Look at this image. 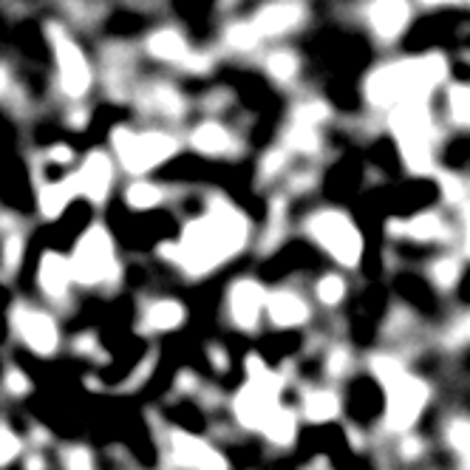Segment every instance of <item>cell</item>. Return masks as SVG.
<instances>
[{
  "label": "cell",
  "mask_w": 470,
  "mask_h": 470,
  "mask_svg": "<svg viewBox=\"0 0 470 470\" xmlns=\"http://www.w3.org/2000/svg\"><path fill=\"white\" fill-rule=\"evenodd\" d=\"M250 238V224L230 201H213L205 216L193 218L178 238L173 258L190 275H210L216 266L241 253Z\"/></svg>",
  "instance_id": "obj_1"
},
{
  "label": "cell",
  "mask_w": 470,
  "mask_h": 470,
  "mask_svg": "<svg viewBox=\"0 0 470 470\" xmlns=\"http://www.w3.org/2000/svg\"><path fill=\"white\" fill-rule=\"evenodd\" d=\"M445 80V60L431 57H417V60H399L391 65L377 69L366 82V97L377 108H397L406 100L428 97L434 88Z\"/></svg>",
  "instance_id": "obj_2"
},
{
  "label": "cell",
  "mask_w": 470,
  "mask_h": 470,
  "mask_svg": "<svg viewBox=\"0 0 470 470\" xmlns=\"http://www.w3.org/2000/svg\"><path fill=\"white\" fill-rule=\"evenodd\" d=\"M371 369L386 388V425L391 431H408L428 402V388L391 357H374Z\"/></svg>",
  "instance_id": "obj_3"
},
{
  "label": "cell",
  "mask_w": 470,
  "mask_h": 470,
  "mask_svg": "<svg viewBox=\"0 0 470 470\" xmlns=\"http://www.w3.org/2000/svg\"><path fill=\"white\" fill-rule=\"evenodd\" d=\"M391 130L414 170L431 165V108L428 97L406 100L391 108Z\"/></svg>",
  "instance_id": "obj_4"
},
{
  "label": "cell",
  "mask_w": 470,
  "mask_h": 470,
  "mask_svg": "<svg viewBox=\"0 0 470 470\" xmlns=\"http://www.w3.org/2000/svg\"><path fill=\"white\" fill-rule=\"evenodd\" d=\"M309 233L321 247L343 266H357L363 258V235L354 227V221L343 213L323 210L315 218H309Z\"/></svg>",
  "instance_id": "obj_5"
},
{
  "label": "cell",
  "mask_w": 470,
  "mask_h": 470,
  "mask_svg": "<svg viewBox=\"0 0 470 470\" xmlns=\"http://www.w3.org/2000/svg\"><path fill=\"white\" fill-rule=\"evenodd\" d=\"M114 148L122 159L125 170L130 173H148L150 168L168 162L176 153V139L168 133H137L130 128H114Z\"/></svg>",
  "instance_id": "obj_6"
},
{
  "label": "cell",
  "mask_w": 470,
  "mask_h": 470,
  "mask_svg": "<svg viewBox=\"0 0 470 470\" xmlns=\"http://www.w3.org/2000/svg\"><path fill=\"white\" fill-rule=\"evenodd\" d=\"M72 275L77 283H102L114 273V238L105 227H91L80 241L69 258Z\"/></svg>",
  "instance_id": "obj_7"
},
{
  "label": "cell",
  "mask_w": 470,
  "mask_h": 470,
  "mask_svg": "<svg viewBox=\"0 0 470 470\" xmlns=\"http://www.w3.org/2000/svg\"><path fill=\"white\" fill-rule=\"evenodd\" d=\"M49 40L54 49L62 91L69 97H82L88 88H91V65H88L82 49L74 43V37L60 26H49Z\"/></svg>",
  "instance_id": "obj_8"
},
{
  "label": "cell",
  "mask_w": 470,
  "mask_h": 470,
  "mask_svg": "<svg viewBox=\"0 0 470 470\" xmlns=\"http://www.w3.org/2000/svg\"><path fill=\"white\" fill-rule=\"evenodd\" d=\"M12 323H14L20 338H24V343L34 354H54L57 343H60V334H57V326L46 312H37L32 306H14Z\"/></svg>",
  "instance_id": "obj_9"
},
{
  "label": "cell",
  "mask_w": 470,
  "mask_h": 470,
  "mask_svg": "<svg viewBox=\"0 0 470 470\" xmlns=\"http://www.w3.org/2000/svg\"><path fill=\"white\" fill-rule=\"evenodd\" d=\"M266 289L255 281H235L230 289V315L238 329H255L266 309Z\"/></svg>",
  "instance_id": "obj_10"
},
{
  "label": "cell",
  "mask_w": 470,
  "mask_h": 470,
  "mask_svg": "<svg viewBox=\"0 0 470 470\" xmlns=\"http://www.w3.org/2000/svg\"><path fill=\"white\" fill-rule=\"evenodd\" d=\"M173 445V459L178 465H185L190 470H227V462L216 451L213 445H207L205 439L190 436L185 431H176L170 436Z\"/></svg>",
  "instance_id": "obj_11"
},
{
  "label": "cell",
  "mask_w": 470,
  "mask_h": 470,
  "mask_svg": "<svg viewBox=\"0 0 470 470\" xmlns=\"http://www.w3.org/2000/svg\"><path fill=\"white\" fill-rule=\"evenodd\" d=\"M233 408H235V417L238 422L244 425V428H253V431H261L266 428V422L273 419V414L281 408L278 406V399L270 397V394H264L261 388L255 386H244L238 394H235V402H233Z\"/></svg>",
  "instance_id": "obj_12"
},
{
  "label": "cell",
  "mask_w": 470,
  "mask_h": 470,
  "mask_svg": "<svg viewBox=\"0 0 470 470\" xmlns=\"http://www.w3.org/2000/svg\"><path fill=\"white\" fill-rule=\"evenodd\" d=\"M74 176L80 185V196H88L94 205H102L108 198L110 182H114V165H110V159L102 150H94Z\"/></svg>",
  "instance_id": "obj_13"
},
{
  "label": "cell",
  "mask_w": 470,
  "mask_h": 470,
  "mask_svg": "<svg viewBox=\"0 0 470 470\" xmlns=\"http://www.w3.org/2000/svg\"><path fill=\"white\" fill-rule=\"evenodd\" d=\"M369 24L379 40H397L408 26V6L399 0H379L369 9Z\"/></svg>",
  "instance_id": "obj_14"
},
{
  "label": "cell",
  "mask_w": 470,
  "mask_h": 470,
  "mask_svg": "<svg viewBox=\"0 0 470 470\" xmlns=\"http://www.w3.org/2000/svg\"><path fill=\"white\" fill-rule=\"evenodd\" d=\"M301 14H303V9L295 4H273V6H264L250 24L258 32V37H275V34L295 29Z\"/></svg>",
  "instance_id": "obj_15"
},
{
  "label": "cell",
  "mask_w": 470,
  "mask_h": 470,
  "mask_svg": "<svg viewBox=\"0 0 470 470\" xmlns=\"http://www.w3.org/2000/svg\"><path fill=\"white\" fill-rule=\"evenodd\" d=\"M74 275H72V264L69 258H62L57 253H46L40 261V273H37V283L43 286V293H49L52 298H62L69 293Z\"/></svg>",
  "instance_id": "obj_16"
},
{
  "label": "cell",
  "mask_w": 470,
  "mask_h": 470,
  "mask_svg": "<svg viewBox=\"0 0 470 470\" xmlns=\"http://www.w3.org/2000/svg\"><path fill=\"white\" fill-rule=\"evenodd\" d=\"M266 312H270V318L275 326H301L309 321V306L295 295V293H286V289H281V293H273L270 301H266Z\"/></svg>",
  "instance_id": "obj_17"
},
{
  "label": "cell",
  "mask_w": 470,
  "mask_h": 470,
  "mask_svg": "<svg viewBox=\"0 0 470 470\" xmlns=\"http://www.w3.org/2000/svg\"><path fill=\"white\" fill-rule=\"evenodd\" d=\"M74 196H80L77 176H69V178H62V182H57V185L43 187V193H40V213L46 218H57L65 207L72 205Z\"/></svg>",
  "instance_id": "obj_18"
},
{
  "label": "cell",
  "mask_w": 470,
  "mask_h": 470,
  "mask_svg": "<svg viewBox=\"0 0 470 470\" xmlns=\"http://www.w3.org/2000/svg\"><path fill=\"white\" fill-rule=\"evenodd\" d=\"M190 142L198 153H205V156H224L230 150V133L216 122H205L193 130Z\"/></svg>",
  "instance_id": "obj_19"
},
{
  "label": "cell",
  "mask_w": 470,
  "mask_h": 470,
  "mask_svg": "<svg viewBox=\"0 0 470 470\" xmlns=\"http://www.w3.org/2000/svg\"><path fill=\"white\" fill-rule=\"evenodd\" d=\"M148 52H150L153 57L170 60V62H176V60H187V54H190L185 37L178 34V32H173V29H162V32L150 34V40H148Z\"/></svg>",
  "instance_id": "obj_20"
},
{
  "label": "cell",
  "mask_w": 470,
  "mask_h": 470,
  "mask_svg": "<svg viewBox=\"0 0 470 470\" xmlns=\"http://www.w3.org/2000/svg\"><path fill=\"white\" fill-rule=\"evenodd\" d=\"M185 318H187V312H185V306L178 301H159V303H153L148 309V326L156 329V331L178 329L185 323Z\"/></svg>",
  "instance_id": "obj_21"
},
{
  "label": "cell",
  "mask_w": 470,
  "mask_h": 470,
  "mask_svg": "<svg viewBox=\"0 0 470 470\" xmlns=\"http://www.w3.org/2000/svg\"><path fill=\"white\" fill-rule=\"evenodd\" d=\"M303 411L309 422H329L341 414V399L334 397L331 391H315L309 394L303 402Z\"/></svg>",
  "instance_id": "obj_22"
},
{
  "label": "cell",
  "mask_w": 470,
  "mask_h": 470,
  "mask_svg": "<svg viewBox=\"0 0 470 470\" xmlns=\"http://www.w3.org/2000/svg\"><path fill=\"white\" fill-rule=\"evenodd\" d=\"M247 383L255 386V388H261L264 394L275 397V399L281 394V377L270 366H266L261 357H255V354L247 360Z\"/></svg>",
  "instance_id": "obj_23"
},
{
  "label": "cell",
  "mask_w": 470,
  "mask_h": 470,
  "mask_svg": "<svg viewBox=\"0 0 470 470\" xmlns=\"http://www.w3.org/2000/svg\"><path fill=\"white\" fill-rule=\"evenodd\" d=\"M295 428H298L295 414L286 411V408H278V411L273 414V419L266 422L264 434H266V439H273L275 445H293V442H295V434H298Z\"/></svg>",
  "instance_id": "obj_24"
},
{
  "label": "cell",
  "mask_w": 470,
  "mask_h": 470,
  "mask_svg": "<svg viewBox=\"0 0 470 470\" xmlns=\"http://www.w3.org/2000/svg\"><path fill=\"white\" fill-rule=\"evenodd\" d=\"M162 201V190L148 182H137L128 190V207L130 210H150Z\"/></svg>",
  "instance_id": "obj_25"
},
{
  "label": "cell",
  "mask_w": 470,
  "mask_h": 470,
  "mask_svg": "<svg viewBox=\"0 0 470 470\" xmlns=\"http://www.w3.org/2000/svg\"><path fill=\"white\" fill-rule=\"evenodd\" d=\"M447 108H451V117L459 125H470V88L454 85L451 91H447Z\"/></svg>",
  "instance_id": "obj_26"
},
{
  "label": "cell",
  "mask_w": 470,
  "mask_h": 470,
  "mask_svg": "<svg viewBox=\"0 0 470 470\" xmlns=\"http://www.w3.org/2000/svg\"><path fill=\"white\" fill-rule=\"evenodd\" d=\"M266 69L275 80H293L298 74V57L289 52H275L270 60H266Z\"/></svg>",
  "instance_id": "obj_27"
},
{
  "label": "cell",
  "mask_w": 470,
  "mask_h": 470,
  "mask_svg": "<svg viewBox=\"0 0 470 470\" xmlns=\"http://www.w3.org/2000/svg\"><path fill=\"white\" fill-rule=\"evenodd\" d=\"M402 230H406L408 235H414V238L431 241V238H439V235H442V224H439V218H434V216H419V218L408 221Z\"/></svg>",
  "instance_id": "obj_28"
},
{
  "label": "cell",
  "mask_w": 470,
  "mask_h": 470,
  "mask_svg": "<svg viewBox=\"0 0 470 470\" xmlns=\"http://www.w3.org/2000/svg\"><path fill=\"white\" fill-rule=\"evenodd\" d=\"M346 295V283L341 275H326L318 281V298L326 303V306H334V303H341Z\"/></svg>",
  "instance_id": "obj_29"
},
{
  "label": "cell",
  "mask_w": 470,
  "mask_h": 470,
  "mask_svg": "<svg viewBox=\"0 0 470 470\" xmlns=\"http://www.w3.org/2000/svg\"><path fill=\"white\" fill-rule=\"evenodd\" d=\"M447 442H451L454 451L470 465V422H454L447 428Z\"/></svg>",
  "instance_id": "obj_30"
},
{
  "label": "cell",
  "mask_w": 470,
  "mask_h": 470,
  "mask_svg": "<svg viewBox=\"0 0 470 470\" xmlns=\"http://www.w3.org/2000/svg\"><path fill=\"white\" fill-rule=\"evenodd\" d=\"M227 40L233 49H255L258 46V32L253 29V24L247 20V24H235L230 32H227Z\"/></svg>",
  "instance_id": "obj_31"
},
{
  "label": "cell",
  "mask_w": 470,
  "mask_h": 470,
  "mask_svg": "<svg viewBox=\"0 0 470 470\" xmlns=\"http://www.w3.org/2000/svg\"><path fill=\"white\" fill-rule=\"evenodd\" d=\"M17 454H20V439L9 428H0V467H6Z\"/></svg>",
  "instance_id": "obj_32"
},
{
  "label": "cell",
  "mask_w": 470,
  "mask_h": 470,
  "mask_svg": "<svg viewBox=\"0 0 470 470\" xmlns=\"http://www.w3.org/2000/svg\"><path fill=\"white\" fill-rule=\"evenodd\" d=\"M69 470H91V454L85 447H74L69 454Z\"/></svg>",
  "instance_id": "obj_33"
},
{
  "label": "cell",
  "mask_w": 470,
  "mask_h": 470,
  "mask_svg": "<svg viewBox=\"0 0 470 470\" xmlns=\"http://www.w3.org/2000/svg\"><path fill=\"white\" fill-rule=\"evenodd\" d=\"M20 258H24V241H20V238H9L6 241V266H9V270H14Z\"/></svg>",
  "instance_id": "obj_34"
},
{
  "label": "cell",
  "mask_w": 470,
  "mask_h": 470,
  "mask_svg": "<svg viewBox=\"0 0 470 470\" xmlns=\"http://www.w3.org/2000/svg\"><path fill=\"white\" fill-rule=\"evenodd\" d=\"M436 281L445 283V286H451V283L456 281V264H454V261L439 264V266H436Z\"/></svg>",
  "instance_id": "obj_35"
},
{
  "label": "cell",
  "mask_w": 470,
  "mask_h": 470,
  "mask_svg": "<svg viewBox=\"0 0 470 470\" xmlns=\"http://www.w3.org/2000/svg\"><path fill=\"white\" fill-rule=\"evenodd\" d=\"M6 383H9V388L14 394H26L29 391V379H26V374H20V371H12Z\"/></svg>",
  "instance_id": "obj_36"
},
{
  "label": "cell",
  "mask_w": 470,
  "mask_h": 470,
  "mask_svg": "<svg viewBox=\"0 0 470 470\" xmlns=\"http://www.w3.org/2000/svg\"><path fill=\"white\" fill-rule=\"evenodd\" d=\"M52 156H54V162H69L72 159V150L69 148H57V150H52Z\"/></svg>",
  "instance_id": "obj_37"
},
{
  "label": "cell",
  "mask_w": 470,
  "mask_h": 470,
  "mask_svg": "<svg viewBox=\"0 0 470 470\" xmlns=\"http://www.w3.org/2000/svg\"><path fill=\"white\" fill-rule=\"evenodd\" d=\"M465 244H467V250H470V205L465 210Z\"/></svg>",
  "instance_id": "obj_38"
},
{
  "label": "cell",
  "mask_w": 470,
  "mask_h": 470,
  "mask_svg": "<svg viewBox=\"0 0 470 470\" xmlns=\"http://www.w3.org/2000/svg\"><path fill=\"white\" fill-rule=\"evenodd\" d=\"M6 82H9V77H6L4 69H0V91H6Z\"/></svg>",
  "instance_id": "obj_39"
}]
</instances>
